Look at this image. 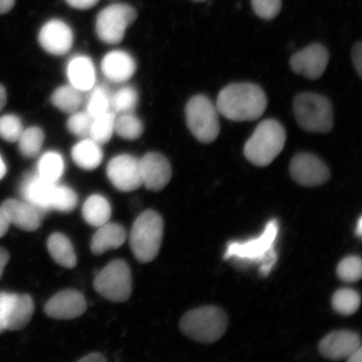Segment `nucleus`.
Returning a JSON list of instances; mask_svg holds the SVG:
<instances>
[{
	"label": "nucleus",
	"mask_w": 362,
	"mask_h": 362,
	"mask_svg": "<svg viewBox=\"0 0 362 362\" xmlns=\"http://www.w3.org/2000/svg\"><path fill=\"white\" fill-rule=\"evenodd\" d=\"M268 106L264 90L259 85L238 83L226 86L217 96L216 107L219 115L234 122L260 119Z\"/></svg>",
	"instance_id": "obj_1"
},
{
	"label": "nucleus",
	"mask_w": 362,
	"mask_h": 362,
	"mask_svg": "<svg viewBox=\"0 0 362 362\" xmlns=\"http://www.w3.org/2000/svg\"><path fill=\"white\" fill-rule=\"evenodd\" d=\"M286 139V130L278 120L265 119L247 139L243 155L252 165L268 166L283 151Z\"/></svg>",
	"instance_id": "obj_2"
},
{
	"label": "nucleus",
	"mask_w": 362,
	"mask_h": 362,
	"mask_svg": "<svg viewBox=\"0 0 362 362\" xmlns=\"http://www.w3.org/2000/svg\"><path fill=\"white\" fill-rule=\"evenodd\" d=\"M297 124L306 132L327 134L334 126L332 103L327 97L315 93L298 94L293 102Z\"/></svg>",
	"instance_id": "obj_3"
},
{
	"label": "nucleus",
	"mask_w": 362,
	"mask_h": 362,
	"mask_svg": "<svg viewBox=\"0 0 362 362\" xmlns=\"http://www.w3.org/2000/svg\"><path fill=\"white\" fill-rule=\"evenodd\" d=\"M164 234V221L156 211L148 210L140 214L131 230L129 244L135 259L146 264L160 252Z\"/></svg>",
	"instance_id": "obj_4"
},
{
	"label": "nucleus",
	"mask_w": 362,
	"mask_h": 362,
	"mask_svg": "<svg viewBox=\"0 0 362 362\" xmlns=\"http://www.w3.org/2000/svg\"><path fill=\"white\" fill-rule=\"evenodd\" d=\"M180 328L185 336L193 341L214 343L223 337L228 328V317L218 307L197 308L182 317Z\"/></svg>",
	"instance_id": "obj_5"
},
{
	"label": "nucleus",
	"mask_w": 362,
	"mask_h": 362,
	"mask_svg": "<svg viewBox=\"0 0 362 362\" xmlns=\"http://www.w3.org/2000/svg\"><path fill=\"white\" fill-rule=\"evenodd\" d=\"M185 119L191 133L199 142L211 144L221 131L219 112L205 95L192 97L185 106Z\"/></svg>",
	"instance_id": "obj_6"
},
{
	"label": "nucleus",
	"mask_w": 362,
	"mask_h": 362,
	"mask_svg": "<svg viewBox=\"0 0 362 362\" xmlns=\"http://www.w3.org/2000/svg\"><path fill=\"white\" fill-rule=\"evenodd\" d=\"M279 228L278 221L272 220L267 224L264 232L260 237L245 243H229L225 259L237 257L239 259L264 262V266L261 267V273L264 275L269 274L272 267L276 262L274 245Z\"/></svg>",
	"instance_id": "obj_7"
},
{
	"label": "nucleus",
	"mask_w": 362,
	"mask_h": 362,
	"mask_svg": "<svg viewBox=\"0 0 362 362\" xmlns=\"http://www.w3.org/2000/svg\"><path fill=\"white\" fill-rule=\"evenodd\" d=\"M137 16V11L128 4H112L104 8L96 19L95 29L98 38L106 44L120 43Z\"/></svg>",
	"instance_id": "obj_8"
},
{
	"label": "nucleus",
	"mask_w": 362,
	"mask_h": 362,
	"mask_svg": "<svg viewBox=\"0 0 362 362\" xmlns=\"http://www.w3.org/2000/svg\"><path fill=\"white\" fill-rule=\"evenodd\" d=\"M94 288L108 300H128L132 293V277L129 265L123 260L111 262L95 278Z\"/></svg>",
	"instance_id": "obj_9"
},
{
	"label": "nucleus",
	"mask_w": 362,
	"mask_h": 362,
	"mask_svg": "<svg viewBox=\"0 0 362 362\" xmlns=\"http://www.w3.org/2000/svg\"><path fill=\"white\" fill-rule=\"evenodd\" d=\"M289 173L296 182L304 187H318L330 178L328 166L311 153H298L289 165Z\"/></svg>",
	"instance_id": "obj_10"
},
{
	"label": "nucleus",
	"mask_w": 362,
	"mask_h": 362,
	"mask_svg": "<svg viewBox=\"0 0 362 362\" xmlns=\"http://www.w3.org/2000/svg\"><path fill=\"white\" fill-rule=\"evenodd\" d=\"M329 54L323 45L314 43L293 54L289 66L294 74L310 80L321 78L329 64Z\"/></svg>",
	"instance_id": "obj_11"
},
{
	"label": "nucleus",
	"mask_w": 362,
	"mask_h": 362,
	"mask_svg": "<svg viewBox=\"0 0 362 362\" xmlns=\"http://www.w3.org/2000/svg\"><path fill=\"white\" fill-rule=\"evenodd\" d=\"M112 184L124 192H134L143 185L139 158L129 155L112 158L107 167Z\"/></svg>",
	"instance_id": "obj_12"
},
{
	"label": "nucleus",
	"mask_w": 362,
	"mask_h": 362,
	"mask_svg": "<svg viewBox=\"0 0 362 362\" xmlns=\"http://www.w3.org/2000/svg\"><path fill=\"white\" fill-rule=\"evenodd\" d=\"M38 40L45 52L54 56H63L70 52L74 45V31L66 22L54 19L42 27Z\"/></svg>",
	"instance_id": "obj_13"
},
{
	"label": "nucleus",
	"mask_w": 362,
	"mask_h": 362,
	"mask_svg": "<svg viewBox=\"0 0 362 362\" xmlns=\"http://www.w3.org/2000/svg\"><path fill=\"white\" fill-rule=\"evenodd\" d=\"M140 172L144 187L151 192H160L170 183L172 170L166 157L149 152L139 160Z\"/></svg>",
	"instance_id": "obj_14"
},
{
	"label": "nucleus",
	"mask_w": 362,
	"mask_h": 362,
	"mask_svg": "<svg viewBox=\"0 0 362 362\" xmlns=\"http://www.w3.org/2000/svg\"><path fill=\"white\" fill-rule=\"evenodd\" d=\"M6 310L8 330H20L28 325L35 310L33 298L29 294L0 292Z\"/></svg>",
	"instance_id": "obj_15"
},
{
	"label": "nucleus",
	"mask_w": 362,
	"mask_h": 362,
	"mask_svg": "<svg viewBox=\"0 0 362 362\" xmlns=\"http://www.w3.org/2000/svg\"><path fill=\"white\" fill-rule=\"evenodd\" d=\"M56 184L40 177L36 172L27 175L21 185L23 201L30 204L45 216L47 212L52 210Z\"/></svg>",
	"instance_id": "obj_16"
},
{
	"label": "nucleus",
	"mask_w": 362,
	"mask_h": 362,
	"mask_svg": "<svg viewBox=\"0 0 362 362\" xmlns=\"http://www.w3.org/2000/svg\"><path fill=\"white\" fill-rule=\"evenodd\" d=\"M45 313L57 320H72L83 315L87 302L80 292L67 289L59 292L47 301Z\"/></svg>",
	"instance_id": "obj_17"
},
{
	"label": "nucleus",
	"mask_w": 362,
	"mask_h": 362,
	"mask_svg": "<svg viewBox=\"0 0 362 362\" xmlns=\"http://www.w3.org/2000/svg\"><path fill=\"white\" fill-rule=\"evenodd\" d=\"M360 347L361 343L358 334L348 330H339L327 334L320 342L319 350L325 358L339 361L346 360Z\"/></svg>",
	"instance_id": "obj_18"
},
{
	"label": "nucleus",
	"mask_w": 362,
	"mask_h": 362,
	"mask_svg": "<svg viewBox=\"0 0 362 362\" xmlns=\"http://www.w3.org/2000/svg\"><path fill=\"white\" fill-rule=\"evenodd\" d=\"M1 207L6 212L11 225L16 226L25 232H34L42 224L44 216L25 201L8 199L2 203Z\"/></svg>",
	"instance_id": "obj_19"
},
{
	"label": "nucleus",
	"mask_w": 362,
	"mask_h": 362,
	"mask_svg": "<svg viewBox=\"0 0 362 362\" xmlns=\"http://www.w3.org/2000/svg\"><path fill=\"white\" fill-rule=\"evenodd\" d=\"M101 69L108 81L115 83H124L134 75L136 62L129 53L115 49L103 58Z\"/></svg>",
	"instance_id": "obj_20"
},
{
	"label": "nucleus",
	"mask_w": 362,
	"mask_h": 362,
	"mask_svg": "<svg viewBox=\"0 0 362 362\" xmlns=\"http://www.w3.org/2000/svg\"><path fill=\"white\" fill-rule=\"evenodd\" d=\"M69 84L81 93L88 92L96 84V68L92 59L86 56L71 58L66 66Z\"/></svg>",
	"instance_id": "obj_21"
},
{
	"label": "nucleus",
	"mask_w": 362,
	"mask_h": 362,
	"mask_svg": "<svg viewBox=\"0 0 362 362\" xmlns=\"http://www.w3.org/2000/svg\"><path fill=\"white\" fill-rule=\"evenodd\" d=\"M127 233L119 224L107 223L99 226L90 243V250L96 255H102L107 251L124 245Z\"/></svg>",
	"instance_id": "obj_22"
},
{
	"label": "nucleus",
	"mask_w": 362,
	"mask_h": 362,
	"mask_svg": "<svg viewBox=\"0 0 362 362\" xmlns=\"http://www.w3.org/2000/svg\"><path fill=\"white\" fill-rule=\"evenodd\" d=\"M71 158L75 164L81 169H97L103 158L101 144L90 138H84L72 148Z\"/></svg>",
	"instance_id": "obj_23"
},
{
	"label": "nucleus",
	"mask_w": 362,
	"mask_h": 362,
	"mask_svg": "<svg viewBox=\"0 0 362 362\" xmlns=\"http://www.w3.org/2000/svg\"><path fill=\"white\" fill-rule=\"evenodd\" d=\"M49 255L59 265L66 269L74 268L76 265V256L74 246L65 235L54 233L47 242Z\"/></svg>",
	"instance_id": "obj_24"
},
{
	"label": "nucleus",
	"mask_w": 362,
	"mask_h": 362,
	"mask_svg": "<svg viewBox=\"0 0 362 362\" xmlns=\"http://www.w3.org/2000/svg\"><path fill=\"white\" fill-rule=\"evenodd\" d=\"M112 208L107 199L100 194H93L85 202L83 215L87 223L99 228L110 221Z\"/></svg>",
	"instance_id": "obj_25"
},
{
	"label": "nucleus",
	"mask_w": 362,
	"mask_h": 362,
	"mask_svg": "<svg viewBox=\"0 0 362 362\" xmlns=\"http://www.w3.org/2000/svg\"><path fill=\"white\" fill-rule=\"evenodd\" d=\"M65 170L64 158L60 153L48 151L40 156L37 164V173L40 177L51 183H57Z\"/></svg>",
	"instance_id": "obj_26"
},
{
	"label": "nucleus",
	"mask_w": 362,
	"mask_h": 362,
	"mask_svg": "<svg viewBox=\"0 0 362 362\" xmlns=\"http://www.w3.org/2000/svg\"><path fill=\"white\" fill-rule=\"evenodd\" d=\"M83 93L71 85L61 86L52 95L51 101L54 106L63 112L71 113L78 110L83 103Z\"/></svg>",
	"instance_id": "obj_27"
},
{
	"label": "nucleus",
	"mask_w": 362,
	"mask_h": 362,
	"mask_svg": "<svg viewBox=\"0 0 362 362\" xmlns=\"http://www.w3.org/2000/svg\"><path fill=\"white\" fill-rule=\"evenodd\" d=\"M139 94L132 86H124L111 94V111L116 115L133 112L137 107Z\"/></svg>",
	"instance_id": "obj_28"
},
{
	"label": "nucleus",
	"mask_w": 362,
	"mask_h": 362,
	"mask_svg": "<svg viewBox=\"0 0 362 362\" xmlns=\"http://www.w3.org/2000/svg\"><path fill=\"white\" fill-rule=\"evenodd\" d=\"M116 116L115 112L108 111L103 115L94 117L89 138L99 144L110 142L112 134H115Z\"/></svg>",
	"instance_id": "obj_29"
},
{
	"label": "nucleus",
	"mask_w": 362,
	"mask_h": 362,
	"mask_svg": "<svg viewBox=\"0 0 362 362\" xmlns=\"http://www.w3.org/2000/svg\"><path fill=\"white\" fill-rule=\"evenodd\" d=\"M44 139L45 134L39 127H30L24 129L17 141L21 156L28 158L37 156L42 148Z\"/></svg>",
	"instance_id": "obj_30"
},
{
	"label": "nucleus",
	"mask_w": 362,
	"mask_h": 362,
	"mask_svg": "<svg viewBox=\"0 0 362 362\" xmlns=\"http://www.w3.org/2000/svg\"><path fill=\"white\" fill-rule=\"evenodd\" d=\"M87 110L93 117H97L108 111H111V94L112 92L106 86L96 85L88 90Z\"/></svg>",
	"instance_id": "obj_31"
},
{
	"label": "nucleus",
	"mask_w": 362,
	"mask_h": 362,
	"mask_svg": "<svg viewBox=\"0 0 362 362\" xmlns=\"http://www.w3.org/2000/svg\"><path fill=\"white\" fill-rule=\"evenodd\" d=\"M144 124L133 112L124 113L116 116L115 133L120 138L127 140H135L141 137Z\"/></svg>",
	"instance_id": "obj_32"
},
{
	"label": "nucleus",
	"mask_w": 362,
	"mask_h": 362,
	"mask_svg": "<svg viewBox=\"0 0 362 362\" xmlns=\"http://www.w3.org/2000/svg\"><path fill=\"white\" fill-rule=\"evenodd\" d=\"M333 309L343 315H351L358 310L361 305L359 293L351 288L339 289L332 300Z\"/></svg>",
	"instance_id": "obj_33"
},
{
	"label": "nucleus",
	"mask_w": 362,
	"mask_h": 362,
	"mask_svg": "<svg viewBox=\"0 0 362 362\" xmlns=\"http://www.w3.org/2000/svg\"><path fill=\"white\" fill-rule=\"evenodd\" d=\"M78 203V194L74 189L67 185L56 184L54 189L52 210L70 212L75 209Z\"/></svg>",
	"instance_id": "obj_34"
},
{
	"label": "nucleus",
	"mask_w": 362,
	"mask_h": 362,
	"mask_svg": "<svg viewBox=\"0 0 362 362\" xmlns=\"http://www.w3.org/2000/svg\"><path fill=\"white\" fill-rule=\"evenodd\" d=\"M337 273L339 279L346 283L359 281L362 275L361 257L356 256L345 257V259L339 262Z\"/></svg>",
	"instance_id": "obj_35"
},
{
	"label": "nucleus",
	"mask_w": 362,
	"mask_h": 362,
	"mask_svg": "<svg viewBox=\"0 0 362 362\" xmlns=\"http://www.w3.org/2000/svg\"><path fill=\"white\" fill-rule=\"evenodd\" d=\"M93 120V117L87 110H78L71 113L66 123L67 129L72 134L78 136V137L88 138Z\"/></svg>",
	"instance_id": "obj_36"
},
{
	"label": "nucleus",
	"mask_w": 362,
	"mask_h": 362,
	"mask_svg": "<svg viewBox=\"0 0 362 362\" xmlns=\"http://www.w3.org/2000/svg\"><path fill=\"white\" fill-rule=\"evenodd\" d=\"M22 121L15 115L0 117V138L8 143H16L24 131Z\"/></svg>",
	"instance_id": "obj_37"
},
{
	"label": "nucleus",
	"mask_w": 362,
	"mask_h": 362,
	"mask_svg": "<svg viewBox=\"0 0 362 362\" xmlns=\"http://www.w3.org/2000/svg\"><path fill=\"white\" fill-rule=\"evenodd\" d=\"M253 12L260 19L274 20L282 8V0H251Z\"/></svg>",
	"instance_id": "obj_38"
},
{
	"label": "nucleus",
	"mask_w": 362,
	"mask_h": 362,
	"mask_svg": "<svg viewBox=\"0 0 362 362\" xmlns=\"http://www.w3.org/2000/svg\"><path fill=\"white\" fill-rule=\"evenodd\" d=\"M353 66L357 72V75L361 78L362 74V43L358 42L354 45L351 51Z\"/></svg>",
	"instance_id": "obj_39"
},
{
	"label": "nucleus",
	"mask_w": 362,
	"mask_h": 362,
	"mask_svg": "<svg viewBox=\"0 0 362 362\" xmlns=\"http://www.w3.org/2000/svg\"><path fill=\"white\" fill-rule=\"evenodd\" d=\"M68 6L76 10L85 11L94 7L99 0H66Z\"/></svg>",
	"instance_id": "obj_40"
},
{
	"label": "nucleus",
	"mask_w": 362,
	"mask_h": 362,
	"mask_svg": "<svg viewBox=\"0 0 362 362\" xmlns=\"http://www.w3.org/2000/svg\"><path fill=\"white\" fill-rule=\"evenodd\" d=\"M10 226L11 223L8 220L6 212H4L1 206H0V238H3L4 235L7 233Z\"/></svg>",
	"instance_id": "obj_41"
},
{
	"label": "nucleus",
	"mask_w": 362,
	"mask_h": 362,
	"mask_svg": "<svg viewBox=\"0 0 362 362\" xmlns=\"http://www.w3.org/2000/svg\"><path fill=\"white\" fill-rule=\"evenodd\" d=\"M10 253L4 247H0V279L4 274V268L10 261Z\"/></svg>",
	"instance_id": "obj_42"
},
{
	"label": "nucleus",
	"mask_w": 362,
	"mask_h": 362,
	"mask_svg": "<svg viewBox=\"0 0 362 362\" xmlns=\"http://www.w3.org/2000/svg\"><path fill=\"white\" fill-rule=\"evenodd\" d=\"M15 4L16 0H0V15L10 12Z\"/></svg>",
	"instance_id": "obj_43"
},
{
	"label": "nucleus",
	"mask_w": 362,
	"mask_h": 362,
	"mask_svg": "<svg viewBox=\"0 0 362 362\" xmlns=\"http://www.w3.org/2000/svg\"><path fill=\"white\" fill-rule=\"evenodd\" d=\"M107 360L99 353H92L78 360L80 362H105Z\"/></svg>",
	"instance_id": "obj_44"
},
{
	"label": "nucleus",
	"mask_w": 362,
	"mask_h": 362,
	"mask_svg": "<svg viewBox=\"0 0 362 362\" xmlns=\"http://www.w3.org/2000/svg\"><path fill=\"white\" fill-rule=\"evenodd\" d=\"M7 330L6 310L1 298H0V334Z\"/></svg>",
	"instance_id": "obj_45"
},
{
	"label": "nucleus",
	"mask_w": 362,
	"mask_h": 362,
	"mask_svg": "<svg viewBox=\"0 0 362 362\" xmlns=\"http://www.w3.org/2000/svg\"><path fill=\"white\" fill-rule=\"evenodd\" d=\"M7 103V93L6 90L4 88V86L0 84V112L4 110V107H6Z\"/></svg>",
	"instance_id": "obj_46"
},
{
	"label": "nucleus",
	"mask_w": 362,
	"mask_h": 362,
	"mask_svg": "<svg viewBox=\"0 0 362 362\" xmlns=\"http://www.w3.org/2000/svg\"><path fill=\"white\" fill-rule=\"evenodd\" d=\"M349 362H361L362 361V350L361 347L358 348L356 351L351 353V354L346 359Z\"/></svg>",
	"instance_id": "obj_47"
},
{
	"label": "nucleus",
	"mask_w": 362,
	"mask_h": 362,
	"mask_svg": "<svg viewBox=\"0 0 362 362\" xmlns=\"http://www.w3.org/2000/svg\"><path fill=\"white\" fill-rule=\"evenodd\" d=\"M6 173L7 167L6 163H4L2 156H0V180H1L4 177V175H6Z\"/></svg>",
	"instance_id": "obj_48"
},
{
	"label": "nucleus",
	"mask_w": 362,
	"mask_h": 362,
	"mask_svg": "<svg viewBox=\"0 0 362 362\" xmlns=\"http://www.w3.org/2000/svg\"><path fill=\"white\" fill-rule=\"evenodd\" d=\"M356 233L357 234V236H359V237L361 236V234H362V220H361V218L359 219L358 224H357Z\"/></svg>",
	"instance_id": "obj_49"
},
{
	"label": "nucleus",
	"mask_w": 362,
	"mask_h": 362,
	"mask_svg": "<svg viewBox=\"0 0 362 362\" xmlns=\"http://www.w3.org/2000/svg\"><path fill=\"white\" fill-rule=\"evenodd\" d=\"M194 2H204L206 1V0H193Z\"/></svg>",
	"instance_id": "obj_50"
}]
</instances>
